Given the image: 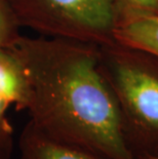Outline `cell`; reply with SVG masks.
I'll use <instances>...</instances> for the list:
<instances>
[{
  "label": "cell",
  "instance_id": "cell-2",
  "mask_svg": "<svg viewBox=\"0 0 158 159\" xmlns=\"http://www.w3.org/2000/svg\"><path fill=\"white\" fill-rule=\"evenodd\" d=\"M20 26L42 36L76 41L113 39L117 11L113 0H5Z\"/></svg>",
  "mask_w": 158,
  "mask_h": 159
},
{
  "label": "cell",
  "instance_id": "cell-6",
  "mask_svg": "<svg viewBox=\"0 0 158 159\" xmlns=\"http://www.w3.org/2000/svg\"><path fill=\"white\" fill-rule=\"evenodd\" d=\"M113 40L158 57V13H136L117 20Z\"/></svg>",
  "mask_w": 158,
  "mask_h": 159
},
{
  "label": "cell",
  "instance_id": "cell-3",
  "mask_svg": "<svg viewBox=\"0 0 158 159\" xmlns=\"http://www.w3.org/2000/svg\"><path fill=\"white\" fill-rule=\"evenodd\" d=\"M103 75L121 111L124 136L134 156L158 155V76L115 59Z\"/></svg>",
  "mask_w": 158,
  "mask_h": 159
},
{
  "label": "cell",
  "instance_id": "cell-9",
  "mask_svg": "<svg viewBox=\"0 0 158 159\" xmlns=\"http://www.w3.org/2000/svg\"><path fill=\"white\" fill-rule=\"evenodd\" d=\"M13 150V134L0 133V159H9Z\"/></svg>",
  "mask_w": 158,
  "mask_h": 159
},
{
  "label": "cell",
  "instance_id": "cell-7",
  "mask_svg": "<svg viewBox=\"0 0 158 159\" xmlns=\"http://www.w3.org/2000/svg\"><path fill=\"white\" fill-rule=\"evenodd\" d=\"M21 26L5 0H0V48H11L21 37Z\"/></svg>",
  "mask_w": 158,
  "mask_h": 159
},
{
  "label": "cell",
  "instance_id": "cell-8",
  "mask_svg": "<svg viewBox=\"0 0 158 159\" xmlns=\"http://www.w3.org/2000/svg\"><path fill=\"white\" fill-rule=\"evenodd\" d=\"M117 11H121L125 16L136 13H158V0H113Z\"/></svg>",
  "mask_w": 158,
  "mask_h": 159
},
{
  "label": "cell",
  "instance_id": "cell-1",
  "mask_svg": "<svg viewBox=\"0 0 158 159\" xmlns=\"http://www.w3.org/2000/svg\"><path fill=\"white\" fill-rule=\"evenodd\" d=\"M12 49L29 84L30 122L50 139L108 159H134L100 56L76 40L23 36Z\"/></svg>",
  "mask_w": 158,
  "mask_h": 159
},
{
  "label": "cell",
  "instance_id": "cell-5",
  "mask_svg": "<svg viewBox=\"0 0 158 159\" xmlns=\"http://www.w3.org/2000/svg\"><path fill=\"white\" fill-rule=\"evenodd\" d=\"M19 159H108L84 149L60 143L41 133L31 122L19 139Z\"/></svg>",
  "mask_w": 158,
  "mask_h": 159
},
{
  "label": "cell",
  "instance_id": "cell-4",
  "mask_svg": "<svg viewBox=\"0 0 158 159\" xmlns=\"http://www.w3.org/2000/svg\"><path fill=\"white\" fill-rule=\"evenodd\" d=\"M29 84L20 57L11 48H0V133L13 134L8 111L28 106Z\"/></svg>",
  "mask_w": 158,
  "mask_h": 159
},
{
  "label": "cell",
  "instance_id": "cell-10",
  "mask_svg": "<svg viewBox=\"0 0 158 159\" xmlns=\"http://www.w3.org/2000/svg\"><path fill=\"white\" fill-rule=\"evenodd\" d=\"M136 159H158V155H143L136 157Z\"/></svg>",
  "mask_w": 158,
  "mask_h": 159
}]
</instances>
